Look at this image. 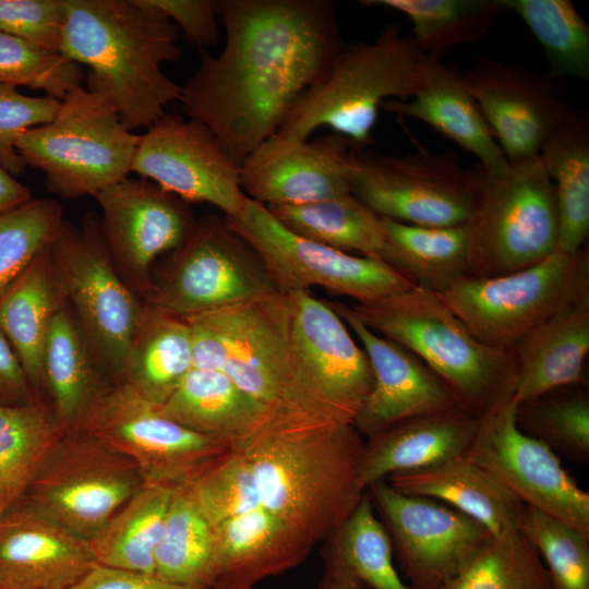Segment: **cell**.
<instances>
[{
	"instance_id": "1",
	"label": "cell",
	"mask_w": 589,
	"mask_h": 589,
	"mask_svg": "<svg viewBox=\"0 0 589 589\" xmlns=\"http://www.w3.org/2000/svg\"><path fill=\"white\" fill-rule=\"evenodd\" d=\"M218 19L224 49L217 56L201 51L179 101L240 167L278 132L344 43L328 0H219Z\"/></svg>"
},
{
	"instance_id": "2",
	"label": "cell",
	"mask_w": 589,
	"mask_h": 589,
	"mask_svg": "<svg viewBox=\"0 0 589 589\" xmlns=\"http://www.w3.org/2000/svg\"><path fill=\"white\" fill-rule=\"evenodd\" d=\"M362 436L352 423L269 407L230 446L247 461L262 505L315 544L327 540L365 493L358 480Z\"/></svg>"
},
{
	"instance_id": "3",
	"label": "cell",
	"mask_w": 589,
	"mask_h": 589,
	"mask_svg": "<svg viewBox=\"0 0 589 589\" xmlns=\"http://www.w3.org/2000/svg\"><path fill=\"white\" fill-rule=\"evenodd\" d=\"M60 55L87 68L125 127L149 128L179 100L181 85L161 70L182 56L178 27L146 0H63Z\"/></svg>"
},
{
	"instance_id": "4",
	"label": "cell",
	"mask_w": 589,
	"mask_h": 589,
	"mask_svg": "<svg viewBox=\"0 0 589 589\" xmlns=\"http://www.w3.org/2000/svg\"><path fill=\"white\" fill-rule=\"evenodd\" d=\"M376 334L417 356L448 388L457 405L481 418L513 397L514 349L478 340L436 293L412 287L352 306Z\"/></svg>"
},
{
	"instance_id": "5",
	"label": "cell",
	"mask_w": 589,
	"mask_h": 589,
	"mask_svg": "<svg viewBox=\"0 0 589 589\" xmlns=\"http://www.w3.org/2000/svg\"><path fill=\"white\" fill-rule=\"evenodd\" d=\"M423 56L411 36L393 24L373 41L344 44L277 133L308 140L316 130L329 128L348 139L353 151L365 148L373 141L381 105L414 94Z\"/></svg>"
},
{
	"instance_id": "6",
	"label": "cell",
	"mask_w": 589,
	"mask_h": 589,
	"mask_svg": "<svg viewBox=\"0 0 589 589\" xmlns=\"http://www.w3.org/2000/svg\"><path fill=\"white\" fill-rule=\"evenodd\" d=\"M139 141L104 96L79 86L52 120L24 131L15 147L26 166L44 173L49 192L72 200L96 197L128 178Z\"/></svg>"
},
{
	"instance_id": "7",
	"label": "cell",
	"mask_w": 589,
	"mask_h": 589,
	"mask_svg": "<svg viewBox=\"0 0 589 589\" xmlns=\"http://www.w3.org/2000/svg\"><path fill=\"white\" fill-rule=\"evenodd\" d=\"M470 276L527 268L557 251L553 183L540 157L488 172L466 224Z\"/></svg>"
},
{
	"instance_id": "8",
	"label": "cell",
	"mask_w": 589,
	"mask_h": 589,
	"mask_svg": "<svg viewBox=\"0 0 589 589\" xmlns=\"http://www.w3.org/2000/svg\"><path fill=\"white\" fill-rule=\"evenodd\" d=\"M74 431L128 457L145 482L173 489L190 483L231 448L225 440L179 424L131 385L113 378H100Z\"/></svg>"
},
{
	"instance_id": "9",
	"label": "cell",
	"mask_w": 589,
	"mask_h": 589,
	"mask_svg": "<svg viewBox=\"0 0 589 589\" xmlns=\"http://www.w3.org/2000/svg\"><path fill=\"white\" fill-rule=\"evenodd\" d=\"M67 302L98 364L120 380L144 301L118 272L99 219L80 227L62 219L49 245Z\"/></svg>"
},
{
	"instance_id": "10",
	"label": "cell",
	"mask_w": 589,
	"mask_h": 589,
	"mask_svg": "<svg viewBox=\"0 0 589 589\" xmlns=\"http://www.w3.org/2000/svg\"><path fill=\"white\" fill-rule=\"evenodd\" d=\"M589 291V252H554L538 264L494 277L467 276L436 293L481 342L514 349L557 309Z\"/></svg>"
},
{
	"instance_id": "11",
	"label": "cell",
	"mask_w": 589,
	"mask_h": 589,
	"mask_svg": "<svg viewBox=\"0 0 589 589\" xmlns=\"http://www.w3.org/2000/svg\"><path fill=\"white\" fill-rule=\"evenodd\" d=\"M484 169H466L453 152L400 156L353 151L351 193L380 217L423 227L469 220Z\"/></svg>"
},
{
	"instance_id": "12",
	"label": "cell",
	"mask_w": 589,
	"mask_h": 589,
	"mask_svg": "<svg viewBox=\"0 0 589 589\" xmlns=\"http://www.w3.org/2000/svg\"><path fill=\"white\" fill-rule=\"evenodd\" d=\"M144 483L128 457L69 431L48 452L22 502L89 541Z\"/></svg>"
},
{
	"instance_id": "13",
	"label": "cell",
	"mask_w": 589,
	"mask_h": 589,
	"mask_svg": "<svg viewBox=\"0 0 589 589\" xmlns=\"http://www.w3.org/2000/svg\"><path fill=\"white\" fill-rule=\"evenodd\" d=\"M225 219L256 252L280 292L321 287L363 303L414 287L382 260L346 253L291 232L251 199L241 214Z\"/></svg>"
},
{
	"instance_id": "14",
	"label": "cell",
	"mask_w": 589,
	"mask_h": 589,
	"mask_svg": "<svg viewBox=\"0 0 589 589\" xmlns=\"http://www.w3.org/2000/svg\"><path fill=\"white\" fill-rule=\"evenodd\" d=\"M274 291L261 259L225 217L204 216L172 251L144 302L188 317Z\"/></svg>"
},
{
	"instance_id": "15",
	"label": "cell",
	"mask_w": 589,
	"mask_h": 589,
	"mask_svg": "<svg viewBox=\"0 0 589 589\" xmlns=\"http://www.w3.org/2000/svg\"><path fill=\"white\" fill-rule=\"evenodd\" d=\"M188 317L217 337L220 371L243 392L267 407L315 412L294 373L289 293L274 291Z\"/></svg>"
},
{
	"instance_id": "16",
	"label": "cell",
	"mask_w": 589,
	"mask_h": 589,
	"mask_svg": "<svg viewBox=\"0 0 589 589\" xmlns=\"http://www.w3.org/2000/svg\"><path fill=\"white\" fill-rule=\"evenodd\" d=\"M517 407L510 397L483 414L462 455L490 472L525 506L558 518L589 537V494L554 450L519 428Z\"/></svg>"
},
{
	"instance_id": "17",
	"label": "cell",
	"mask_w": 589,
	"mask_h": 589,
	"mask_svg": "<svg viewBox=\"0 0 589 589\" xmlns=\"http://www.w3.org/2000/svg\"><path fill=\"white\" fill-rule=\"evenodd\" d=\"M366 493L412 589H442L494 538L473 518L436 500L399 493L386 480Z\"/></svg>"
},
{
	"instance_id": "18",
	"label": "cell",
	"mask_w": 589,
	"mask_h": 589,
	"mask_svg": "<svg viewBox=\"0 0 589 589\" xmlns=\"http://www.w3.org/2000/svg\"><path fill=\"white\" fill-rule=\"evenodd\" d=\"M289 296L299 387L314 411L353 424L373 383L369 359L330 302L309 290Z\"/></svg>"
},
{
	"instance_id": "19",
	"label": "cell",
	"mask_w": 589,
	"mask_h": 589,
	"mask_svg": "<svg viewBox=\"0 0 589 589\" xmlns=\"http://www.w3.org/2000/svg\"><path fill=\"white\" fill-rule=\"evenodd\" d=\"M131 171L185 201L207 203L236 217L249 197L240 167L203 123L164 112L143 135Z\"/></svg>"
},
{
	"instance_id": "20",
	"label": "cell",
	"mask_w": 589,
	"mask_h": 589,
	"mask_svg": "<svg viewBox=\"0 0 589 589\" xmlns=\"http://www.w3.org/2000/svg\"><path fill=\"white\" fill-rule=\"evenodd\" d=\"M95 199L111 259L125 283L145 301L153 287L154 261L179 248L195 223L189 203L142 178H125Z\"/></svg>"
},
{
	"instance_id": "21",
	"label": "cell",
	"mask_w": 589,
	"mask_h": 589,
	"mask_svg": "<svg viewBox=\"0 0 589 589\" xmlns=\"http://www.w3.org/2000/svg\"><path fill=\"white\" fill-rule=\"evenodd\" d=\"M462 79L510 165L538 157L572 109L554 79L525 67L479 56Z\"/></svg>"
},
{
	"instance_id": "22",
	"label": "cell",
	"mask_w": 589,
	"mask_h": 589,
	"mask_svg": "<svg viewBox=\"0 0 589 589\" xmlns=\"http://www.w3.org/2000/svg\"><path fill=\"white\" fill-rule=\"evenodd\" d=\"M353 148L329 133L314 140L274 134L240 166L244 194L266 206L303 205L351 193Z\"/></svg>"
},
{
	"instance_id": "23",
	"label": "cell",
	"mask_w": 589,
	"mask_h": 589,
	"mask_svg": "<svg viewBox=\"0 0 589 589\" xmlns=\"http://www.w3.org/2000/svg\"><path fill=\"white\" fill-rule=\"evenodd\" d=\"M361 344L373 383L354 421L368 437L408 418L459 407L445 384L411 351L364 325L349 306L330 302Z\"/></svg>"
},
{
	"instance_id": "24",
	"label": "cell",
	"mask_w": 589,
	"mask_h": 589,
	"mask_svg": "<svg viewBox=\"0 0 589 589\" xmlns=\"http://www.w3.org/2000/svg\"><path fill=\"white\" fill-rule=\"evenodd\" d=\"M96 565L87 540L24 502L0 516V589H71Z\"/></svg>"
},
{
	"instance_id": "25",
	"label": "cell",
	"mask_w": 589,
	"mask_h": 589,
	"mask_svg": "<svg viewBox=\"0 0 589 589\" xmlns=\"http://www.w3.org/2000/svg\"><path fill=\"white\" fill-rule=\"evenodd\" d=\"M381 109L429 124L474 155L488 172H500L509 166L465 85L462 72L440 58L424 55L414 94L404 100H386Z\"/></svg>"
},
{
	"instance_id": "26",
	"label": "cell",
	"mask_w": 589,
	"mask_h": 589,
	"mask_svg": "<svg viewBox=\"0 0 589 589\" xmlns=\"http://www.w3.org/2000/svg\"><path fill=\"white\" fill-rule=\"evenodd\" d=\"M480 418L455 407L397 422L368 437L358 469L366 489L395 473L428 468L462 455Z\"/></svg>"
},
{
	"instance_id": "27",
	"label": "cell",
	"mask_w": 589,
	"mask_h": 589,
	"mask_svg": "<svg viewBox=\"0 0 589 589\" xmlns=\"http://www.w3.org/2000/svg\"><path fill=\"white\" fill-rule=\"evenodd\" d=\"M517 405L551 390L585 384L589 352V291L567 302L514 347Z\"/></svg>"
},
{
	"instance_id": "28",
	"label": "cell",
	"mask_w": 589,
	"mask_h": 589,
	"mask_svg": "<svg viewBox=\"0 0 589 589\" xmlns=\"http://www.w3.org/2000/svg\"><path fill=\"white\" fill-rule=\"evenodd\" d=\"M386 481L399 493L430 497L457 509L494 537L519 530L526 507L490 472L464 455L392 474Z\"/></svg>"
},
{
	"instance_id": "29",
	"label": "cell",
	"mask_w": 589,
	"mask_h": 589,
	"mask_svg": "<svg viewBox=\"0 0 589 589\" xmlns=\"http://www.w3.org/2000/svg\"><path fill=\"white\" fill-rule=\"evenodd\" d=\"M212 526L219 579L251 587L296 567L314 546L263 505Z\"/></svg>"
},
{
	"instance_id": "30",
	"label": "cell",
	"mask_w": 589,
	"mask_h": 589,
	"mask_svg": "<svg viewBox=\"0 0 589 589\" xmlns=\"http://www.w3.org/2000/svg\"><path fill=\"white\" fill-rule=\"evenodd\" d=\"M49 245L0 296V332L39 399L44 392L45 341L55 314L67 303Z\"/></svg>"
},
{
	"instance_id": "31",
	"label": "cell",
	"mask_w": 589,
	"mask_h": 589,
	"mask_svg": "<svg viewBox=\"0 0 589 589\" xmlns=\"http://www.w3.org/2000/svg\"><path fill=\"white\" fill-rule=\"evenodd\" d=\"M192 369L187 320L144 302L120 380L161 406Z\"/></svg>"
},
{
	"instance_id": "32",
	"label": "cell",
	"mask_w": 589,
	"mask_h": 589,
	"mask_svg": "<svg viewBox=\"0 0 589 589\" xmlns=\"http://www.w3.org/2000/svg\"><path fill=\"white\" fill-rule=\"evenodd\" d=\"M539 157L554 189L558 219L557 251L575 254L589 232V122L569 110L543 144Z\"/></svg>"
},
{
	"instance_id": "33",
	"label": "cell",
	"mask_w": 589,
	"mask_h": 589,
	"mask_svg": "<svg viewBox=\"0 0 589 589\" xmlns=\"http://www.w3.org/2000/svg\"><path fill=\"white\" fill-rule=\"evenodd\" d=\"M380 260L414 287L441 293L470 276L466 225L423 227L383 218Z\"/></svg>"
},
{
	"instance_id": "34",
	"label": "cell",
	"mask_w": 589,
	"mask_h": 589,
	"mask_svg": "<svg viewBox=\"0 0 589 589\" xmlns=\"http://www.w3.org/2000/svg\"><path fill=\"white\" fill-rule=\"evenodd\" d=\"M268 408L221 371L196 368L160 406L168 418L187 429L230 444L253 429Z\"/></svg>"
},
{
	"instance_id": "35",
	"label": "cell",
	"mask_w": 589,
	"mask_h": 589,
	"mask_svg": "<svg viewBox=\"0 0 589 589\" xmlns=\"http://www.w3.org/2000/svg\"><path fill=\"white\" fill-rule=\"evenodd\" d=\"M154 575L195 589H208L220 578L213 526L187 485L173 490Z\"/></svg>"
},
{
	"instance_id": "36",
	"label": "cell",
	"mask_w": 589,
	"mask_h": 589,
	"mask_svg": "<svg viewBox=\"0 0 589 589\" xmlns=\"http://www.w3.org/2000/svg\"><path fill=\"white\" fill-rule=\"evenodd\" d=\"M98 364L68 302L55 314L43 351L44 392L64 431H74L100 381Z\"/></svg>"
},
{
	"instance_id": "37",
	"label": "cell",
	"mask_w": 589,
	"mask_h": 589,
	"mask_svg": "<svg viewBox=\"0 0 589 589\" xmlns=\"http://www.w3.org/2000/svg\"><path fill=\"white\" fill-rule=\"evenodd\" d=\"M173 490L145 482L88 541L97 564L154 575Z\"/></svg>"
},
{
	"instance_id": "38",
	"label": "cell",
	"mask_w": 589,
	"mask_h": 589,
	"mask_svg": "<svg viewBox=\"0 0 589 589\" xmlns=\"http://www.w3.org/2000/svg\"><path fill=\"white\" fill-rule=\"evenodd\" d=\"M64 432L43 399L0 405V516L24 498L48 452Z\"/></svg>"
},
{
	"instance_id": "39",
	"label": "cell",
	"mask_w": 589,
	"mask_h": 589,
	"mask_svg": "<svg viewBox=\"0 0 589 589\" xmlns=\"http://www.w3.org/2000/svg\"><path fill=\"white\" fill-rule=\"evenodd\" d=\"M267 209L296 235L346 253L380 260L384 247L382 217L352 193Z\"/></svg>"
},
{
	"instance_id": "40",
	"label": "cell",
	"mask_w": 589,
	"mask_h": 589,
	"mask_svg": "<svg viewBox=\"0 0 589 589\" xmlns=\"http://www.w3.org/2000/svg\"><path fill=\"white\" fill-rule=\"evenodd\" d=\"M397 11L412 24L411 38L425 56L442 59L449 49L485 36L505 11L500 0H365Z\"/></svg>"
},
{
	"instance_id": "41",
	"label": "cell",
	"mask_w": 589,
	"mask_h": 589,
	"mask_svg": "<svg viewBox=\"0 0 589 589\" xmlns=\"http://www.w3.org/2000/svg\"><path fill=\"white\" fill-rule=\"evenodd\" d=\"M393 554L389 536L365 491L356 508L327 538L324 560L370 589H412L401 579Z\"/></svg>"
},
{
	"instance_id": "42",
	"label": "cell",
	"mask_w": 589,
	"mask_h": 589,
	"mask_svg": "<svg viewBox=\"0 0 589 589\" xmlns=\"http://www.w3.org/2000/svg\"><path fill=\"white\" fill-rule=\"evenodd\" d=\"M517 14L540 44L549 76L588 81L589 26L569 0H500Z\"/></svg>"
},
{
	"instance_id": "43",
	"label": "cell",
	"mask_w": 589,
	"mask_h": 589,
	"mask_svg": "<svg viewBox=\"0 0 589 589\" xmlns=\"http://www.w3.org/2000/svg\"><path fill=\"white\" fill-rule=\"evenodd\" d=\"M584 385L561 387L517 407V422L526 434L575 462L589 458V395Z\"/></svg>"
},
{
	"instance_id": "44",
	"label": "cell",
	"mask_w": 589,
	"mask_h": 589,
	"mask_svg": "<svg viewBox=\"0 0 589 589\" xmlns=\"http://www.w3.org/2000/svg\"><path fill=\"white\" fill-rule=\"evenodd\" d=\"M442 589H553L540 555L520 530L494 537Z\"/></svg>"
},
{
	"instance_id": "45",
	"label": "cell",
	"mask_w": 589,
	"mask_h": 589,
	"mask_svg": "<svg viewBox=\"0 0 589 589\" xmlns=\"http://www.w3.org/2000/svg\"><path fill=\"white\" fill-rule=\"evenodd\" d=\"M519 530L543 558L553 589H589L588 536L529 506Z\"/></svg>"
},
{
	"instance_id": "46",
	"label": "cell",
	"mask_w": 589,
	"mask_h": 589,
	"mask_svg": "<svg viewBox=\"0 0 589 589\" xmlns=\"http://www.w3.org/2000/svg\"><path fill=\"white\" fill-rule=\"evenodd\" d=\"M62 219L52 199H32L0 214V296L50 244Z\"/></svg>"
},
{
	"instance_id": "47",
	"label": "cell",
	"mask_w": 589,
	"mask_h": 589,
	"mask_svg": "<svg viewBox=\"0 0 589 589\" xmlns=\"http://www.w3.org/2000/svg\"><path fill=\"white\" fill-rule=\"evenodd\" d=\"M83 68L34 43L0 32V83L39 89L62 100L82 86Z\"/></svg>"
},
{
	"instance_id": "48",
	"label": "cell",
	"mask_w": 589,
	"mask_h": 589,
	"mask_svg": "<svg viewBox=\"0 0 589 589\" xmlns=\"http://www.w3.org/2000/svg\"><path fill=\"white\" fill-rule=\"evenodd\" d=\"M185 485L212 525L262 505L254 477L233 448Z\"/></svg>"
},
{
	"instance_id": "49",
	"label": "cell",
	"mask_w": 589,
	"mask_h": 589,
	"mask_svg": "<svg viewBox=\"0 0 589 589\" xmlns=\"http://www.w3.org/2000/svg\"><path fill=\"white\" fill-rule=\"evenodd\" d=\"M59 104L51 97L27 96L15 86L0 83V163L12 176H20L26 168L15 147L17 137L52 120Z\"/></svg>"
},
{
	"instance_id": "50",
	"label": "cell",
	"mask_w": 589,
	"mask_h": 589,
	"mask_svg": "<svg viewBox=\"0 0 589 589\" xmlns=\"http://www.w3.org/2000/svg\"><path fill=\"white\" fill-rule=\"evenodd\" d=\"M63 0H0V32L60 53Z\"/></svg>"
},
{
	"instance_id": "51",
	"label": "cell",
	"mask_w": 589,
	"mask_h": 589,
	"mask_svg": "<svg viewBox=\"0 0 589 589\" xmlns=\"http://www.w3.org/2000/svg\"><path fill=\"white\" fill-rule=\"evenodd\" d=\"M161 11L188 41L202 50L216 46L220 39L218 1L215 0H146Z\"/></svg>"
},
{
	"instance_id": "52",
	"label": "cell",
	"mask_w": 589,
	"mask_h": 589,
	"mask_svg": "<svg viewBox=\"0 0 589 589\" xmlns=\"http://www.w3.org/2000/svg\"><path fill=\"white\" fill-rule=\"evenodd\" d=\"M71 589H195L173 584L153 574L97 564Z\"/></svg>"
},
{
	"instance_id": "53",
	"label": "cell",
	"mask_w": 589,
	"mask_h": 589,
	"mask_svg": "<svg viewBox=\"0 0 589 589\" xmlns=\"http://www.w3.org/2000/svg\"><path fill=\"white\" fill-rule=\"evenodd\" d=\"M39 399L33 392L22 364L0 332V405L17 406Z\"/></svg>"
},
{
	"instance_id": "54",
	"label": "cell",
	"mask_w": 589,
	"mask_h": 589,
	"mask_svg": "<svg viewBox=\"0 0 589 589\" xmlns=\"http://www.w3.org/2000/svg\"><path fill=\"white\" fill-rule=\"evenodd\" d=\"M32 199L31 189L17 181L0 163V214L16 208Z\"/></svg>"
},
{
	"instance_id": "55",
	"label": "cell",
	"mask_w": 589,
	"mask_h": 589,
	"mask_svg": "<svg viewBox=\"0 0 589 589\" xmlns=\"http://www.w3.org/2000/svg\"><path fill=\"white\" fill-rule=\"evenodd\" d=\"M316 589H370L341 567L325 562V572Z\"/></svg>"
},
{
	"instance_id": "56",
	"label": "cell",
	"mask_w": 589,
	"mask_h": 589,
	"mask_svg": "<svg viewBox=\"0 0 589 589\" xmlns=\"http://www.w3.org/2000/svg\"><path fill=\"white\" fill-rule=\"evenodd\" d=\"M208 589H253V587L232 582L226 579H219L215 585H213Z\"/></svg>"
}]
</instances>
